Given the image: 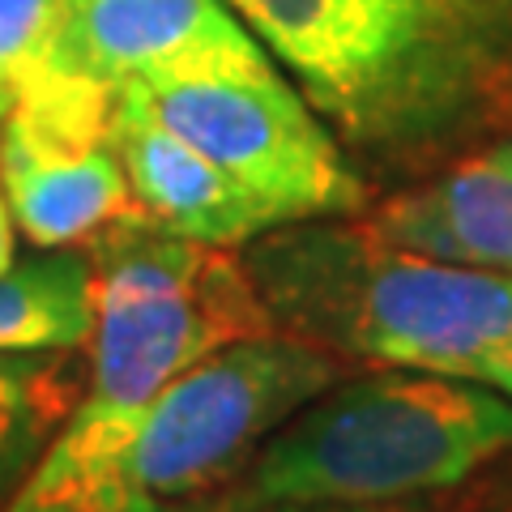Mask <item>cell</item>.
<instances>
[{
  "label": "cell",
  "mask_w": 512,
  "mask_h": 512,
  "mask_svg": "<svg viewBox=\"0 0 512 512\" xmlns=\"http://www.w3.org/2000/svg\"><path fill=\"white\" fill-rule=\"evenodd\" d=\"M5 107H9V103H5V99H0V120H5Z\"/></svg>",
  "instance_id": "obj_17"
},
{
  "label": "cell",
  "mask_w": 512,
  "mask_h": 512,
  "mask_svg": "<svg viewBox=\"0 0 512 512\" xmlns=\"http://www.w3.org/2000/svg\"><path fill=\"white\" fill-rule=\"evenodd\" d=\"M274 64L227 0H69L56 69L103 86H154Z\"/></svg>",
  "instance_id": "obj_8"
},
{
  "label": "cell",
  "mask_w": 512,
  "mask_h": 512,
  "mask_svg": "<svg viewBox=\"0 0 512 512\" xmlns=\"http://www.w3.org/2000/svg\"><path fill=\"white\" fill-rule=\"evenodd\" d=\"M466 5H474L478 13H487L495 26H504L512 35V0H466Z\"/></svg>",
  "instance_id": "obj_16"
},
{
  "label": "cell",
  "mask_w": 512,
  "mask_h": 512,
  "mask_svg": "<svg viewBox=\"0 0 512 512\" xmlns=\"http://www.w3.org/2000/svg\"><path fill=\"white\" fill-rule=\"evenodd\" d=\"M69 18V0H0V99L30 77L56 69V47Z\"/></svg>",
  "instance_id": "obj_13"
},
{
  "label": "cell",
  "mask_w": 512,
  "mask_h": 512,
  "mask_svg": "<svg viewBox=\"0 0 512 512\" xmlns=\"http://www.w3.org/2000/svg\"><path fill=\"white\" fill-rule=\"evenodd\" d=\"M13 269V210L5 197V184H0V274Z\"/></svg>",
  "instance_id": "obj_15"
},
{
  "label": "cell",
  "mask_w": 512,
  "mask_h": 512,
  "mask_svg": "<svg viewBox=\"0 0 512 512\" xmlns=\"http://www.w3.org/2000/svg\"><path fill=\"white\" fill-rule=\"evenodd\" d=\"M94 329V261L64 248L0 274V350H73Z\"/></svg>",
  "instance_id": "obj_11"
},
{
  "label": "cell",
  "mask_w": 512,
  "mask_h": 512,
  "mask_svg": "<svg viewBox=\"0 0 512 512\" xmlns=\"http://www.w3.org/2000/svg\"><path fill=\"white\" fill-rule=\"evenodd\" d=\"M308 103L384 171H427L512 124V35L466 0H239Z\"/></svg>",
  "instance_id": "obj_1"
},
{
  "label": "cell",
  "mask_w": 512,
  "mask_h": 512,
  "mask_svg": "<svg viewBox=\"0 0 512 512\" xmlns=\"http://www.w3.org/2000/svg\"><path fill=\"white\" fill-rule=\"evenodd\" d=\"M94 261V372L56 444L116 440L171 380L235 342L278 333L231 248L192 244L150 218L120 222Z\"/></svg>",
  "instance_id": "obj_5"
},
{
  "label": "cell",
  "mask_w": 512,
  "mask_h": 512,
  "mask_svg": "<svg viewBox=\"0 0 512 512\" xmlns=\"http://www.w3.org/2000/svg\"><path fill=\"white\" fill-rule=\"evenodd\" d=\"M278 333L325 355L512 397V278L410 252L372 222H286L239 252Z\"/></svg>",
  "instance_id": "obj_2"
},
{
  "label": "cell",
  "mask_w": 512,
  "mask_h": 512,
  "mask_svg": "<svg viewBox=\"0 0 512 512\" xmlns=\"http://www.w3.org/2000/svg\"><path fill=\"white\" fill-rule=\"evenodd\" d=\"M227 5H231V9H239V0H227Z\"/></svg>",
  "instance_id": "obj_18"
},
{
  "label": "cell",
  "mask_w": 512,
  "mask_h": 512,
  "mask_svg": "<svg viewBox=\"0 0 512 512\" xmlns=\"http://www.w3.org/2000/svg\"><path fill=\"white\" fill-rule=\"evenodd\" d=\"M512 461V397L431 372H372L299 406L248 466L261 504H397Z\"/></svg>",
  "instance_id": "obj_4"
},
{
  "label": "cell",
  "mask_w": 512,
  "mask_h": 512,
  "mask_svg": "<svg viewBox=\"0 0 512 512\" xmlns=\"http://www.w3.org/2000/svg\"><path fill=\"white\" fill-rule=\"evenodd\" d=\"M64 406L69 389L52 363L0 359V483L22 470L30 448L60 419Z\"/></svg>",
  "instance_id": "obj_12"
},
{
  "label": "cell",
  "mask_w": 512,
  "mask_h": 512,
  "mask_svg": "<svg viewBox=\"0 0 512 512\" xmlns=\"http://www.w3.org/2000/svg\"><path fill=\"white\" fill-rule=\"evenodd\" d=\"M461 508L466 512H512V466L495 474L491 483H483V491H470L466 500H461Z\"/></svg>",
  "instance_id": "obj_14"
},
{
  "label": "cell",
  "mask_w": 512,
  "mask_h": 512,
  "mask_svg": "<svg viewBox=\"0 0 512 512\" xmlns=\"http://www.w3.org/2000/svg\"><path fill=\"white\" fill-rule=\"evenodd\" d=\"M342 380V359L291 333L235 342L188 367L116 440L52 444L9 512H201L252 453Z\"/></svg>",
  "instance_id": "obj_3"
},
{
  "label": "cell",
  "mask_w": 512,
  "mask_h": 512,
  "mask_svg": "<svg viewBox=\"0 0 512 512\" xmlns=\"http://www.w3.org/2000/svg\"><path fill=\"white\" fill-rule=\"evenodd\" d=\"M146 94L171 133L269 205L282 227L367 205V184L346 163L338 137L274 64L154 82Z\"/></svg>",
  "instance_id": "obj_6"
},
{
  "label": "cell",
  "mask_w": 512,
  "mask_h": 512,
  "mask_svg": "<svg viewBox=\"0 0 512 512\" xmlns=\"http://www.w3.org/2000/svg\"><path fill=\"white\" fill-rule=\"evenodd\" d=\"M0 184L39 248H90L146 218L111 150V86L47 69L13 90L0 120Z\"/></svg>",
  "instance_id": "obj_7"
},
{
  "label": "cell",
  "mask_w": 512,
  "mask_h": 512,
  "mask_svg": "<svg viewBox=\"0 0 512 512\" xmlns=\"http://www.w3.org/2000/svg\"><path fill=\"white\" fill-rule=\"evenodd\" d=\"M111 150L146 218L171 235L210 248H244L282 227L269 205L158 120L141 82L111 90Z\"/></svg>",
  "instance_id": "obj_9"
},
{
  "label": "cell",
  "mask_w": 512,
  "mask_h": 512,
  "mask_svg": "<svg viewBox=\"0 0 512 512\" xmlns=\"http://www.w3.org/2000/svg\"><path fill=\"white\" fill-rule=\"evenodd\" d=\"M367 222L410 252L512 278V128L393 192Z\"/></svg>",
  "instance_id": "obj_10"
}]
</instances>
